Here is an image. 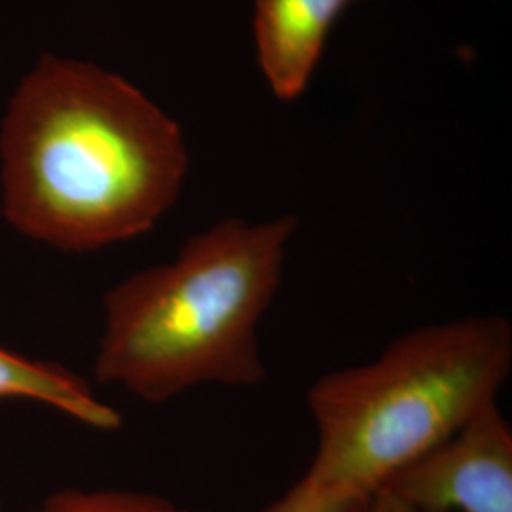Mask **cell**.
<instances>
[{"label": "cell", "instance_id": "obj_1", "mask_svg": "<svg viewBox=\"0 0 512 512\" xmlns=\"http://www.w3.org/2000/svg\"><path fill=\"white\" fill-rule=\"evenodd\" d=\"M181 126L120 74L42 55L0 124L2 217L65 253L150 232L183 192Z\"/></svg>", "mask_w": 512, "mask_h": 512}, {"label": "cell", "instance_id": "obj_2", "mask_svg": "<svg viewBox=\"0 0 512 512\" xmlns=\"http://www.w3.org/2000/svg\"><path fill=\"white\" fill-rule=\"evenodd\" d=\"M296 232L294 215L228 217L188 239L169 262L114 285L103 300L97 380L150 404L202 385L264 384L258 330Z\"/></svg>", "mask_w": 512, "mask_h": 512}, {"label": "cell", "instance_id": "obj_3", "mask_svg": "<svg viewBox=\"0 0 512 512\" xmlns=\"http://www.w3.org/2000/svg\"><path fill=\"white\" fill-rule=\"evenodd\" d=\"M511 368L512 327L501 315L404 332L376 359L311 384L317 448L304 475L340 494H376L495 403Z\"/></svg>", "mask_w": 512, "mask_h": 512}, {"label": "cell", "instance_id": "obj_4", "mask_svg": "<svg viewBox=\"0 0 512 512\" xmlns=\"http://www.w3.org/2000/svg\"><path fill=\"white\" fill-rule=\"evenodd\" d=\"M385 492L412 512H512V427L497 401L391 476Z\"/></svg>", "mask_w": 512, "mask_h": 512}, {"label": "cell", "instance_id": "obj_5", "mask_svg": "<svg viewBox=\"0 0 512 512\" xmlns=\"http://www.w3.org/2000/svg\"><path fill=\"white\" fill-rule=\"evenodd\" d=\"M353 0H255L258 65L283 101L306 92L330 31Z\"/></svg>", "mask_w": 512, "mask_h": 512}, {"label": "cell", "instance_id": "obj_6", "mask_svg": "<svg viewBox=\"0 0 512 512\" xmlns=\"http://www.w3.org/2000/svg\"><path fill=\"white\" fill-rule=\"evenodd\" d=\"M27 399L48 404L92 429L122 425L116 408L99 401L90 384L63 366L19 357L0 348V401Z\"/></svg>", "mask_w": 512, "mask_h": 512}, {"label": "cell", "instance_id": "obj_7", "mask_svg": "<svg viewBox=\"0 0 512 512\" xmlns=\"http://www.w3.org/2000/svg\"><path fill=\"white\" fill-rule=\"evenodd\" d=\"M27 512H202L181 509L164 497L133 490H61Z\"/></svg>", "mask_w": 512, "mask_h": 512}, {"label": "cell", "instance_id": "obj_8", "mask_svg": "<svg viewBox=\"0 0 512 512\" xmlns=\"http://www.w3.org/2000/svg\"><path fill=\"white\" fill-rule=\"evenodd\" d=\"M363 499L366 497L334 492L302 475L285 494L260 512H355Z\"/></svg>", "mask_w": 512, "mask_h": 512}, {"label": "cell", "instance_id": "obj_9", "mask_svg": "<svg viewBox=\"0 0 512 512\" xmlns=\"http://www.w3.org/2000/svg\"><path fill=\"white\" fill-rule=\"evenodd\" d=\"M355 512H412L406 509L403 503H399L397 499H393L391 495L385 492H376V494L368 495L363 499V503L359 505V509Z\"/></svg>", "mask_w": 512, "mask_h": 512}]
</instances>
